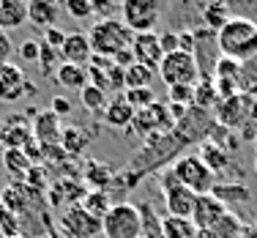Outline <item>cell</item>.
Instances as JSON below:
<instances>
[{
  "instance_id": "obj_1",
  "label": "cell",
  "mask_w": 257,
  "mask_h": 238,
  "mask_svg": "<svg viewBox=\"0 0 257 238\" xmlns=\"http://www.w3.org/2000/svg\"><path fill=\"white\" fill-rule=\"evenodd\" d=\"M189 145L183 143V137L178 132H164V134H154V137L145 140V145L140 148V154L128 162V170L137 175H148L154 170H162L167 164H173L175 159L183 156Z\"/></svg>"
},
{
  "instance_id": "obj_2",
  "label": "cell",
  "mask_w": 257,
  "mask_h": 238,
  "mask_svg": "<svg viewBox=\"0 0 257 238\" xmlns=\"http://www.w3.org/2000/svg\"><path fill=\"white\" fill-rule=\"evenodd\" d=\"M216 44L222 58L246 63L257 58V25L243 14H232V20L216 33Z\"/></svg>"
},
{
  "instance_id": "obj_3",
  "label": "cell",
  "mask_w": 257,
  "mask_h": 238,
  "mask_svg": "<svg viewBox=\"0 0 257 238\" xmlns=\"http://www.w3.org/2000/svg\"><path fill=\"white\" fill-rule=\"evenodd\" d=\"M132 39H134V33L118 20V17H115V20L93 22V28H90V33H88L93 55H101V58H109V60H112L120 50L132 47Z\"/></svg>"
},
{
  "instance_id": "obj_4",
  "label": "cell",
  "mask_w": 257,
  "mask_h": 238,
  "mask_svg": "<svg viewBox=\"0 0 257 238\" xmlns=\"http://www.w3.org/2000/svg\"><path fill=\"white\" fill-rule=\"evenodd\" d=\"M170 170H173V175L178 178V184L186 186L189 192H194L197 197L200 194H211L213 186H216V175L200 162L197 154H183L181 159H175Z\"/></svg>"
},
{
  "instance_id": "obj_5",
  "label": "cell",
  "mask_w": 257,
  "mask_h": 238,
  "mask_svg": "<svg viewBox=\"0 0 257 238\" xmlns=\"http://www.w3.org/2000/svg\"><path fill=\"white\" fill-rule=\"evenodd\" d=\"M104 238H140L143 235V219L134 203H115L101 219Z\"/></svg>"
},
{
  "instance_id": "obj_6",
  "label": "cell",
  "mask_w": 257,
  "mask_h": 238,
  "mask_svg": "<svg viewBox=\"0 0 257 238\" xmlns=\"http://www.w3.org/2000/svg\"><path fill=\"white\" fill-rule=\"evenodd\" d=\"M159 79H162L167 88L173 85H197L200 82V69H197V60L194 55L189 52H173V55H164L162 66H159Z\"/></svg>"
},
{
  "instance_id": "obj_7",
  "label": "cell",
  "mask_w": 257,
  "mask_h": 238,
  "mask_svg": "<svg viewBox=\"0 0 257 238\" xmlns=\"http://www.w3.org/2000/svg\"><path fill=\"white\" fill-rule=\"evenodd\" d=\"M159 11L162 6L156 0H126L120 6V22L132 30L134 36L137 33H154L156 22H159Z\"/></svg>"
},
{
  "instance_id": "obj_8",
  "label": "cell",
  "mask_w": 257,
  "mask_h": 238,
  "mask_svg": "<svg viewBox=\"0 0 257 238\" xmlns=\"http://www.w3.org/2000/svg\"><path fill=\"white\" fill-rule=\"evenodd\" d=\"M159 184H162V194H164V203H167L170 216L192 219L194 203H197V194L189 192L186 186H181L178 178L173 175V170H164L162 178H159Z\"/></svg>"
},
{
  "instance_id": "obj_9",
  "label": "cell",
  "mask_w": 257,
  "mask_h": 238,
  "mask_svg": "<svg viewBox=\"0 0 257 238\" xmlns=\"http://www.w3.org/2000/svg\"><path fill=\"white\" fill-rule=\"evenodd\" d=\"M128 129H134L137 134H143L145 140L154 137V134H164V132H173L175 129V121L170 115V104L164 101H154L148 109H140L134 112V121Z\"/></svg>"
},
{
  "instance_id": "obj_10",
  "label": "cell",
  "mask_w": 257,
  "mask_h": 238,
  "mask_svg": "<svg viewBox=\"0 0 257 238\" xmlns=\"http://www.w3.org/2000/svg\"><path fill=\"white\" fill-rule=\"evenodd\" d=\"M33 93V85L28 82L25 71L20 63L9 60V63H0V101L6 104H14L22 96Z\"/></svg>"
},
{
  "instance_id": "obj_11",
  "label": "cell",
  "mask_w": 257,
  "mask_h": 238,
  "mask_svg": "<svg viewBox=\"0 0 257 238\" xmlns=\"http://www.w3.org/2000/svg\"><path fill=\"white\" fill-rule=\"evenodd\" d=\"M254 96H246V93H238L232 96V99H224L216 104V124L224 126V129H241L243 121L249 118V112H252L254 107Z\"/></svg>"
},
{
  "instance_id": "obj_12",
  "label": "cell",
  "mask_w": 257,
  "mask_h": 238,
  "mask_svg": "<svg viewBox=\"0 0 257 238\" xmlns=\"http://www.w3.org/2000/svg\"><path fill=\"white\" fill-rule=\"evenodd\" d=\"M222 58L216 44V33L208 28H197L194 30V60H197V69H200V79L208 77L213 79V66L216 60Z\"/></svg>"
},
{
  "instance_id": "obj_13",
  "label": "cell",
  "mask_w": 257,
  "mask_h": 238,
  "mask_svg": "<svg viewBox=\"0 0 257 238\" xmlns=\"http://www.w3.org/2000/svg\"><path fill=\"white\" fill-rule=\"evenodd\" d=\"M63 230L69 233V238H96L101 233V219H96L93 213H88L82 205H69L63 211V219H60Z\"/></svg>"
},
{
  "instance_id": "obj_14",
  "label": "cell",
  "mask_w": 257,
  "mask_h": 238,
  "mask_svg": "<svg viewBox=\"0 0 257 238\" xmlns=\"http://www.w3.org/2000/svg\"><path fill=\"white\" fill-rule=\"evenodd\" d=\"M132 52H134V60L151 71H159V66L164 60V52H162L156 33H137L132 39Z\"/></svg>"
},
{
  "instance_id": "obj_15",
  "label": "cell",
  "mask_w": 257,
  "mask_h": 238,
  "mask_svg": "<svg viewBox=\"0 0 257 238\" xmlns=\"http://www.w3.org/2000/svg\"><path fill=\"white\" fill-rule=\"evenodd\" d=\"M30 129H33V140L39 145H60V132H63V126H60V118L52 109L36 112Z\"/></svg>"
},
{
  "instance_id": "obj_16",
  "label": "cell",
  "mask_w": 257,
  "mask_h": 238,
  "mask_svg": "<svg viewBox=\"0 0 257 238\" xmlns=\"http://www.w3.org/2000/svg\"><path fill=\"white\" fill-rule=\"evenodd\" d=\"M224 213H227V208L213 194H200L197 203H194V211H192V222L197 230H211Z\"/></svg>"
},
{
  "instance_id": "obj_17",
  "label": "cell",
  "mask_w": 257,
  "mask_h": 238,
  "mask_svg": "<svg viewBox=\"0 0 257 238\" xmlns=\"http://www.w3.org/2000/svg\"><path fill=\"white\" fill-rule=\"evenodd\" d=\"M93 58L90 41L85 33H66V41L60 47V63H74V66H88Z\"/></svg>"
},
{
  "instance_id": "obj_18",
  "label": "cell",
  "mask_w": 257,
  "mask_h": 238,
  "mask_svg": "<svg viewBox=\"0 0 257 238\" xmlns=\"http://www.w3.org/2000/svg\"><path fill=\"white\" fill-rule=\"evenodd\" d=\"M28 143H33V129L22 118H9L0 126V145H3V151H9V148L22 151Z\"/></svg>"
},
{
  "instance_id": "obj_19",
  "label": "cell",
  "mask_w": 257,
  "mask_h": 238,
  "mask_svg": "<svg viewBox=\"0 0 257 238\" xmlns=\"http://www.w3.org/2000/svg\"><path fill=\"white\" fill-rule=\"evenodd\" d=\"M79 173H82L79 178L93 189V192H107L115 181V170L104 162H96V159H88V162L79 167Z\"/></svg>"
},
{
  "instance_id": "obj_20",
  "label": "cell",
  "mask_w": 257,
  "mask_h": 238,
  "mask_svg": "<svg viewBox=\"0 0 257 238\" xmlns=\"http://www.w3.org/2000/svg\"><path fill=\"white\" fill-rule=\"evenodd\" d=\"M132 121H134V109L128 107L126 96L123 93L112 96L107 101V107H104V124L112 126V129H128Z\"/></svg>"
},
{
  "instance_id": "obj_21",
  "label": "cell",
  "mask_w": 257,
  "mask_h": 238,
  "mask_svg": "<svg viewBox=\"0 0 257 238\" xmlns=\"http://www.w3.org/2000/svg\"><path fill=\"white\" fill-rule=\"evenodd\" d=\"M197 156L213 175H222L224 170H230V154L224 148H219L216 143H211V140H203L197 145Z\"/></svg>"
},
{
  "instance_id": "obj_22",
  "label": "cell",
  "mask_w": 257,
  "mask_h": 238,
  "mask_svg": "<svg viewBox=\"0 0 257 238\" xmlns=\"http://www.w3.org/2000/svg\"><path fill=\"white\" fill-rule=\"evenodd\" d=\"M28 22V3L25 0H0V30H17Z\"/></svg>"
},
{
  "instance_id": "obj_23",
  "label": "cell",
  "mask_w": 257,
  "mask_h": 238,
  "mask_svg": "<svg viewBox=\"0 0 257 238\" xmlns=\"http://www.w3.org/2000/svg\"><path fill=\"white\" fill-rule=\"evenodd\" d=\"M58 3H52V0H30L28 3V22H33L36 28H55V22H58Z\"/></svg>"
},
{
  "instance_id": "obj_24",
  "label": "cell",
  "mask_w": 257,
  "mask_h": 238,
  "mask_svg": "<svg viewBox=\"0 0 257 238\" xmlns=\"http://www.w3.org/2000/svg\"><path fill=\"white\" fill-rule=\"evenodd\" d=\"M230 20H232V9L224 0H213V3L203 6V28L213 30V33H219Z\"/></svg>"
},
{
  "instance_id": "obj_25",
  "label": "cell",
  "mask_w": 257,
  "mask_h": 238,
  "mask_svg": "<svg viewBox=\"0 0 257 238\" xmlns=\"http://www.w3.org/2000/svg\"><path fill=\"white\" fill-rule=\"evenodd\" d=\"M55 79L69 90H82L88 85V66H74V63H60L55 69Z\"/></svg>"
},
{
  "instance_id": "obj_26",
  "label": "cell",
  "mask_w": 257,
  "mask_h": 238,
  "mask_svg": "<svg viewBox=\"0 0 257 238\" xmlns=\"http://www.w3.org/2000/svg\"><path fill=\"white\" fill-rule=\"evenodd\" d=\"M88 143H90V137L79 129V126H63V132H60V148H63L71 159L82 154V151L88 148Z\"/></svg>"
},
{
  "instance_id": "obj_27",
  "label": "cell",
  "mask_w": 257,
  "mask_h": 238,
  "mask_svg": "<svg viewBox=\"0 0 257 238\" xmlns=\"http://www.w3.org/2000/svg\"><path fill=\"white\" fill-rule=\"evenodd\" d=\"M211 194L224 205V208L232 205V203H249V197H252V192H249L243 184H216Z\"/></svg>"
},
{
  "instance_id": "obj_28",
  "label": "cell",
  "mask_w": 257,
  "mask_h": 238,
  "mask_svg": "<svg viewBox=\"0 0 257 238\" xmlns=\"http://www.w3.org/2000/svg\"><path fill=\"white\" fill-rule=\"evenodd\" d=\"M162 233L164 238H194L197 235V227H194L192 219H183V216H164L162 219Z\"/></svg>"
},
{
  "instance_id": "obj_29",
  "label": "cell",
  "mask_w": 257,
  "mask_h": 238,
  "mask_svg": "<svg viewBox=\"0 0 257 238\" xmlns=\"http://www.w3.org/2000/svg\"><path fill=\"white\" fill-rule=\"evenodd\" d=\"M3 167L9 170V173L14 175L17 181H25L28 170L33 167V164H30V159H28L25 154H22V151L9 148V151H3Z\"/></svg>"
},
{
  "instance_id": "obj_30",
  "label": "cell",
  "mask_w": 257,
  "mask_h": 238,
  "mask_svg": "<svg viewBox=\"0 0 257 238\" xmlns=\"http://www.w3.org/2000/svg\"><path fill=\"white\" fill-rule=\"evenodd\" d=\"M216 104H219V96H216V88H213V79L203 77L194 85V107L211 112V109H216Z\"/></svg>"
},
{
  "instance_id": "obj_31",
  "label": "cell",
  "mask_w": 257,
  "mask_h": 238,
  "mask_svg": "<svg viewBox=\"0 0 257 238\" xmlns=\"http://www.w3.org/2000/svg\"><path fill=\"white\" fill-rule=\"evenodd\" d=\"M79 205H82L88 213H93L96 219H104V216H107V211L112 208L109 194L107 192H93V189H88V192H85V197H82V203H79Z\"/></svg>"
},
{
  "instance_id": "obj_32",
  "label": "cell",
  "mask_w": 257,
  "mask_h": 238,
  "mask_svg": "<svg viewBox=\"0 0 257 238\" xmlns=\"http://www.w3.org/2000/svg\"><path fill=\"white\" fill-rule=\"evenodd\" d=\"M79 101H82V107L88 112H104V107H107V90H101V88L88 82L79 90Z\"/></svg>"
},
{
  "instance_id": "obj_33",
  "label": "cell",
  "mask_w": 257,
  "mask_h": 238,
  "mask_svg": "<svg viewBox=\"0 0 257 238\" xmlns=\"http://www.w3.org/2000/svg\"><path fill=\"white\" fill-rule=\"evenodd\" d=\"M137 208H140V219H143V235H140V238H164V233H162V219L156 216V211L151 208L148 203L137 205Z\"/></svg>"
},
{
  "instance_id": "obj_34",
  "label": "cell",
  "mask_w": 257,
  "mask_h": 238,
  "mask_svg": "<svg viewBox=\"0 0 257 238\" xmlns=\"http://www.w3.org/2000/svg\"><path fill=\"white\" fill-rule=\"evenodd\" d=\"M238 90L257 99V58L241 63V77H238Z\"/></svg>"
},
{
  "instance_id": "obj_35",
  "label": "cell",
  "mask_w": 257,
  "mask_h": 238,
  "mask_svg": "<svg viewBox=\"0 0 257 238\" xmlns=\"http://www.w3.org/2000/svg\"><path fill=\"white\" fill-rule=\"evenodd\" d=\"M154 74L156 71L145 69V66L134 63L126 69V90H134V88H151V82H154Z\"/></svg>"
},
{
  "instance_id": "obj_36",
  "label": "cell",
  "mask_w": 257,
  "mask_h": 238,
  "mask_svg": "<svg viewBox=\"0 0 257 238\" xmlns=\"http://www.w3.org/2000/svg\"><path fill=\"white\" fill-rule=\"evenodd\" d=\"M123 96H126L128 107H132L134 112H140V109H148V107L156 101L154 88H134V90H126Z\"/></svg>"
},
{
  "instance_id": "obj_37",
  "label": "cell",
  "mask_w": 257,
  "mask_h": 238,
  "mask_svg": "<svg viewBox=\"0 0 257 238\" xmlns=\"http://www.w3.org/2000/svg\"><path fill=\"white\" fill-rule=\"evenodd\" d=\"M211 233L216 238H238V235H241V222H238L232 213H224V216L211 227Z\"/></svg>"
},
{
  "instance_id": "obj_38",
  "label": "cell",
  "mask_w": 257,
  "mask_h": 238,
  "mask_svg": "<svg viewBox=\"0 0 257 238\" xmlns=\"http://www.w3.org/2000/svg\"><path fill=\"white\" fill-rule=\"evenodd\" d=\"M0 233H3V238H17L22 235V222L17 213L0 208Z\"/></svg>"
},
{
  "instance_id": "obj_39",
  "label": "cell",
  "mask_w": 257,
  "mask_h": 238,
  "mask_svg": "<svg viewBox=\"0 0 257 238\" xmlns=\"http://www.w3.org/2000/svg\"><path fill=\"white\" fill-rule=\"evenodd\" d=\"M167 99H170V104L192 107L194 104V85H173V88H167Z\"/></svg>"
},
{
  "instance_id": "obj_40",
  "label": "cell",
  "mask_w": 257,
  "mask_h": 238,
  "mask_svg": "<svg viewBox=\"0 0 257 238\" xmlns=\"http://www.w3.org/2000/svg\"><path fill=\"white\" fill-rule=\"evenodd\" d=\"M213 77L216 79H238L241 77V63L230 58H219L216 66H213Z\"/></svg>"
},
{
  "instance_id": "obj_41",
  "label": "cell",
  "mask_w": 257,
  "mask_h": 238,
  "mask_svg": "<svg viewBox=\"0 0 257 238\" xmlns=\"http://www.w3.org/2000/svg\"><path fill=\"white\" fill-rule=\"evenodd\" d=\"M63 9L74 20H88V17H93V0H66Z\"/></svg>"
},
{
  "instance_id": "obj_42",
  "label": "cell",
  "mask_w": 257,
  "mask_h": 238,
  "mask_svg": "<svg viewBox=\"0 0 257 238\" xmlns=\"http://www.w3.org/2000/svg\"><path fill=\"white\" fill-rule=\"evenodd\" d=\"M28 189H33V192H44V186H47V173H44V167L41 164H33V167L28 170V175H25V181H22Z\"/></svg>"
},
{
  "instance_id": "obj_43",
  "label": "cell",
  "mask_w": 257,
  "mask_h": 238,
  "mask_svg": "<svg viewBox=\"0 0 257 238\" xmlns=\"http://www.w3.org/2000/svg\"><path fill=\"white\" fill-rule=\"evenodd\" d=\"M39 69L44 71V74H52V69L55 66H60V52L58 50H52L50 44H44V41H41V55H39Z\"/></svg>"
},
{
  "instance_id": "obj_44",
  "label": "cell",
  "mask_w": 257,
  "mask_h": 238,
  "mask_svg": "<svg viewBox=\"0 0 257 238\" xmlns=\"http://www.w3.org/2000/svg\"><path fill=\"white\" fill-rule=\"evenodd\" d=\"M39 55H41V41H22L20 44V58L25 60V63H39Z\"/></svg>"
},
{
  "instance_id": "obj_45",
  "label": "cell",
  "mask_w": 257,
  "mask_h": 238,
  "mask_svg": "<svg viewBox=\"0 0 257 238\" xmlns=\"http://www.w3.org/2000/svg\"><path fill=\"white\" fill-rule=\"evenodd\" d=\"M41 41H44V44H50L52 50L60 52V47H63V41H66V33H63V30H58V28H47L44 30V39H41Z\"/></svg>"
},
{
  "instance_id": "obj_46",
  "label": "cell",
  "mask_w": 257,
  "mask_h": 238,
  "mask_svg": "<svg viewBox=\"0 0 257 238\" xmlns=\"http://www.w3.org/2000/svg\"><path fill=\"white\" fill-rule=\"evenodd\" d=\"M93 14H99V20H115V14H120V6H115V3H96V0H93Z\"/></svg>"
},
{
  "instance_id": "obj_47",
  "label": "cell",
  "mask_w": 257,
  "mask_h": 238,
  "mask_svg": "<svg viewBox=\"0 0 257 238\" xmlns=\"http://www.w3.org/2000/svg\"><path fill=\"white\" fill-rule=\"evenodd\" d=\"M159 44H162V52H164V55L178 52V33H173V30L162 33V36H159Z\"/></svg>"
},
{
  "instance_id": "obj_48",
  "label": "cell",
  "mask_w": 257,
  "mask_h": 238,
  "mask_svg": "<svg viewBox=\"0 0 257 238\" xmlns=\"http://www.w3.org/2000/svg\"><path fill=\"white\" fill-rule=\"evenodd\" d=\"M11 55H14V41L9 39L6 30H0V63H9Z\"/></svg>"
},
{
  "instance_id": "obj_49",
  "label": "cell",
  "mask_w": 257,
  "mask_h": 238,
  "mask_svg": "<svg viewBox=\"0 0 257 238\" xmlns=\"http://www.w3.org/2000/svg\"><path fill=\"white\" fill-rule=\"evenodd\" d=\"M50 109L58 118H66V115H71V101L69 99H63V96H55L52 99V104H50Z\"/></svg>"
},
{
  "instance_id": "obj_50",
  "label": "cell",
  "mask_w": 257,
  "mask_h": 238,
  "mask_svg": "<svg viewBox=\"0 0 257 238\" xmlns=\"http://www.w3.org/2000/svg\"><path fill=\"white\" fill-rule=\"evenodd\" d=\"M178 50L194 55V30H181L178 33Z\"/></svg>"
},
{
  "instance_id": "obj_51",
  "label": "cell",
  "mask_w": 257,
  "mask_h": 238,
  "mask_svg": "<svg viewBox=\"0 0 257 238\" xmlns=\"http://www.w3.org/2000/svg\"><path fill=\"white\" fill-rule=\"evenodd\" d=\"M254 173H257V156H254Z\"/></svg>"
},
{
  "instance_id": "obj_52",
  "label": "cell",
  "mask_w": 257,
  "mask_h": 238,
  "mask_svg": "<svg viewBox=\"0 0 257 238\" xmlns=\"http://www.w3.org/2000/svg\"><path fill=\"white\" fill-rule=\"evenodd\" d=\"M254 148H257V140H254Z\"/></svg>"
},
{
  "instance_id": "obj_53",
  "label": "cell",
  "mask_w": 257,
  "mask_h": 238,
  "mask_svg": "<svg viewBox=\"0 0 257 238\" xmlns=\"http://www.w3.org/2000/svg\"><path fill=\"white\" fill-rule=\"evenodd\" d=\"M17 238H25V235H17Z\"/></svg>"
}]
</instances>
